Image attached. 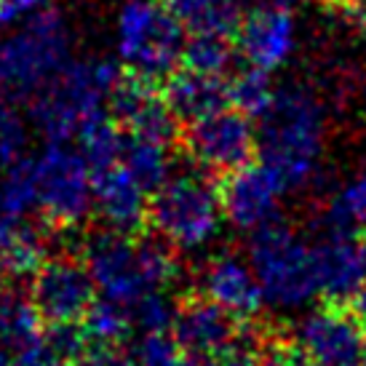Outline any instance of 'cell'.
<instances>
[{
    "mask_svg": "<svg viewBox=\"0 0 366 366\" xmlns=\"http://www.w3.org/2000/svg\"><path fill=\"white\" fill-rule=\"evenodd\" d=\"M326 139V110L313 89L286 83L275 89L270 107L259 118V163L286 190L305 187L315 177Z\"/></svg>",
    "mask_w": 366,
    "mask_h": 366,
    "instance_id": "1",
    "label": "cell"
},
{
    "mask_svg": "<svg viewBox=\"0 0 366 366\" xmlns=\"http://www.w3.org/2000/svg\"><path fill=\"white\" fill-rule=\"evenodd\" d=\"M121 70L110 59L70 61L46 89L30 99V121L35 132L49 144H64L78 139L86 126L104 118Z\"/></svg>",
    "mask_w": 366,
    "mask_h": 366,
    "instance_id": "2",
    "label": "cell"
},
{
    "mask_svg": "<svg viewBox=\"0 0 366 366\" xmlns=\"http://www.w3.org/2000/svg\"><path fill=\"white\" fill-rule=\"evenodd\" d=\"M70 30L54 9H43L0 43V99L30 102L70 64Z\"/></svg>",
    "mask_w": 366,
    "mask_h": 366,
    "instance_id": "3",
    "label": "cell"
},
{
    "mask_svg": "<svg viewBox=\"0 0 366 366\" xmlns=\"http://www.w3.org/2000/svg\"><path fill=\"white\" fill-rule=\"evenodd\" d=\"M246 257L259 281L264 305L302 310L321 295L313 246L281 219L252 233Z\"/></svg>",
    "mask_w": 366,
    "mask_h": 366,
    "instance_id": "4",
    "label": "cell"
},
{
    "mask_svg": "<svg viewBox=\"0 0 366 366\" xmlns=\"http://www.w3.org/2000/svg\"><path fill=\"white\" fill-rule=\"evenodd\" d=\"M115 38L123 64L147 83L172 78L182 61L184 30L155 0H126L118 11Z\"/></svg>",
    "mask_w": 366,
    "mask_h": 366,
    "instance_id": "5",
    "label": "cell"
},
{
    "mask_svg": "<svg viewBox=\"0 0 366 366\" xmlns=\"http://www.w3.org/2000/svg\"><path fill=\"white\" fill-rule=\"evenodd\" d=\"M222 219V198L204 174H174L150 201L155 233L184 252L212 244L219 235Z\"/></svg>",
    "mask_w": 366,
    "mask_h": 366,
    "instance_id": "6",
    "label": "cell"
},
{
    "mask_svg": "<svg viewBox=\"0 0 366 366\" xmlns=\"http://www.w3.org/2000/svg\"><path fill=\"white\" fill-rule=\"evenodd\" d=\"M38 206L54 227H78L94 212V174L89 161L64 144H49L35 161Z\"/></svg>",
    "mask_w": 366,
    "mask_h": 366,
    "instance_id": "7",
    "label": "cell"
},
{
    "mask_svg": "<svg viewBox=\"0 0 366 366\" xmlns=\"http://www.w3.org/2000/svg\"><path fill=\"white\" fill-rule=\"evenodd\" d=\"M81 262L92 275L97 292L107 300L134 305L139 297L153 292L144 281L137 257V241L118 230H97L81 241Z\"/></svg>",
    "mask_w": 366,
    "mask_h": 366,
    "instance_id": "8",
    "label": "cell"
},
{
    "mask_svg": "<svg viewBox=\"0 0 366 366\" xmlns=\"http://www.w3.org/2000/svg\"><path fill=\"white\" fill-rule=\"evenodd\" d=\"M184 144L201 169L233 174L249 166L257 153V129L249 115L224 107L204 121L190 123Z\"/></svg>",
    "mask_w": 366,
    "mask_h": 366,
    "instance_id": "9",
    "label": "cell"
},
{
    "mask_svg": "<svg viewBox=\"0 0 366 366\" xmlns=\"http://www.w3.org/2000/svg\"><path fill=\"white\" fill-rule=\"evenodd\" d=\"M30 300L49 324L83 321L97 300V286L81 259L54 257L32 278Z\"/></svg>",
    "mask_w": 366,
    "mask_h": 366,
    "instance_id": "10",
    "label": "cell"
},
{
    "mask_svg": "<svg viewBox=\"0 0 366 366\" xmlns=\"http://www.w3.org/2000/svg\"><path fill=\"white\" fill-rule=\"evenodd\" d=\"M366 329L353 313L318 307L300 318L297 345L321 366H361Z\"/></svg>",
    "mask_w": 366,
    "mask_h": 366,
    "instance_id": "11",
    "label": "cell"
},
{
    "mask_svg": "<svg viewBox=\"0 0 366 366\" xmlns=\"http://www.w3.org/2000/svg\"><path fill=\"white\" fill-rule=\"evenodd\" d=\"M281 195H284V187L278 184L273 174L262 163L257 166L249 163L227 177L219 198H222V212L227 222L244 233H257L267 224L278 222Z\"/></svg>",
    "mask_w": 366,
    "mask_h": 366,
    "instance_id": "12",
    "label": "cell"
},
{
    "mask_svg": "<svg viewBox=\"0 0 366 366\" xmlns=\"http://www.w3.org/2000/svg\"><path fill=\"white\" fill-rule=\"evenodd\" d=\"M295 46L297 27L289 9L259 6L249 11L238 27V51L257 70H278L295 54Z\"/></svg>",
    "mask_w": 366,
    "mask_h": 366,
    "instance_id": "13",
    "label": "cell"
},
{
    "mask_svg": "<svg viewBox=\"0 0 366 366\" xmlns=\"http://www.w3.org/2000/svg\"><path fill=\"white\" fill-rule=\"evenodd\" d=\"M198 281L206 300L227 310L233 318L252 321L262 313L264 297L249 259H241L235 254L214 257Z\"/></svg>",
    "mask_w": 366,
    "mask_h": 366,
    "instance_id": "14",
    "label": "cell"
},
{
    "mask_svg": "<svg viewBox=\"0 0 366 366\" xmlns=\"http://www.w3.org/2000/svg\"><path fill=\"white\" fill-rule=\"evenodd\" d=\"M235 337H238L235 318L206 297L184 302L174 321V340L190 356H219L233 345Z\"/></svg>",
    "mask_w": 366,
    "mask_h": 366,
    "instance_id": "15",
    "label": "cell"
},
{
    "mask_svg": "<svg viewBox=\"0 0 366 366\" xmlns=\"http://www.w3.org/2000/svg\"><path fill=\"white\" fill-rule=\"evenodd\" d=\"M94 209L110 230L137 233L150 217L147 190L123 169L121 163L94 177Z\"/></svg>",
    "mask_w": 366,
    "mask_h": 366,
    "instance_id": "16",
    "label": "cell"
},
{
    "mask_svg": "<svg viewBox=\"0 0 366 366\" xmlns=\"http://www.w3.org/2000/svg\"><path fill=\"white\" fill-rule=\"evenodd\" d=\"M313 252L321 297L332 302L356 300L366 284V264L356 241L345 235H324V241L315 244Z\"/></svg>",
    "mask_w": 366,
    "mask_h": 366,
    "instance_id": "17",
    "label": "cell"
},
{
    "mask_svg": "<svg viewBox=\"0 0 366 366\" xmlns=\"http://www.w3.org/2000/svg\"><path fill=\"white\" fill-rule=\"evenodd\" d=\"M163 102L179 121H204L214 112L224 110V104L230 102L227 81L193 70L174 72L163 86Z\"/></svg>",
    "mask_w": 366,
    "mask_h": 366,
    "instance_id": "18",
    "label": "cell"
},
{
    "mask_svg": "<svg viewBox=\"0 0 366 366\" xmlns=\"http://www.w3.org/2000/svg\"><path fill=\"white\" fill-rule=\"evenodd\" d=\"M51 238L43 233L35 222H27L24 217L9 219L0 230V275L11 281L19 278H35L38 270L49 262Z\"/></svg>",
    "mask_w": 366,
    "mask_h": 366,
    "instance_id": "19",
    "label": "cell"
},
{
    "mask_svg": "<svg viewBox=\"0 0 366 366\" xmlns=\"http://www.w3.org/2000/svg\"><path fill=\"white\" fill-rule=\"evenodd\" d=\"M166 9L190 35H238L244 21L241 0H166Z\"/></svg>",
    "mask_w": 366,
    "mask_h": 366,
    "instance_id": "20",
    "label": "cell"
},
{
    "mask_svg": "<svg viewBox=\"0 0 366 366\" xmlns=\"http://www.w3.org/2000/svg\"><path fill=\"white\" fill-rule=\"evenodd\" d=\"M41 337V315L32 300L21 295V289L11 278L0 275V342L6 347L27 345Z\"/></svg>",
    "mask_w": 366,
    "mask_h": 366,
    "instance_id": "21",
    "label": "cell"
},
{
    "mask_svg": "<svg viewBox=\"0 0 366 366\" xmlns=\"http://www.w3.org/2000/svg\"><path fill=\"white\" fill-rule=\"evenodd\" d=\"M121 166L132 174L137 182L142 184L147 193L161 190L163 184L172 179V155L169 144L142 139V137H129L123 147Z\"/></svg>",
    "mask_w": 366,
    "mask_h": 366,
    "instance_id": "22",
    "label": "cell"
},
{
    "mask_svg": "<svg viewBox=\"0 0 366 366\" xmlns=\"http://www.w3.org/2000/svg\"><path fill=\"white\" fill-rule=\"evenodd\" d=\"M326 235H345L353 238L356 230H366V172L347 179L337 190L321 217Z\"/></svg>",
    "mask_w": 366,
    "mask_h": 366,
    "instance_id": "23",
    "label": "cell"
},
{
    "mask_svg": "<svg viewBox=\"0 0 366 366\" xmlns=\"http://www.w3.org/2000/svg\"><path fill=\"white\" fill-rule=\"evenodd\" d=\"M83 329H86L89 340H94L97 345H118L134 329L132 307L115 302V300H107V297H99V300H94L89 313L83 315Z\"/></svg>",
    "mask_w": 366,
    "mask_h": 366,
    "instance_id": "24",
    "label": "cell"
},
{
    "mask_svg": "<svg viewBox=\"0 0 366 366\" xmlns=\"http://www.w3.org/2000/svg\"><path fill=\"white\" fill-rule=\"evenodd\" d=\"M81 142V155L89 161L92 169L107 172L112 166H118L123 158V147H126V137L121 134V129L104 115L99 121H94L92 126H86L78 137Z\"/></svg>",
    "mask_w": 366,
    "mask_h": 366,
    "instance_id": "25",
    "label": "cell"
},
{
    "mask_svg": "<svg viewBox=\"0 0 366 366\" xmlns=\"http://www.w3.org/2000/svg\"><path fill=\"white\" fill-rule=\"evenodd\" d=\"M177 115L169 110V104L163 102L158 94H147L139 107L129 115V121L123 126L132 132V137H142V139H153L161 144H172L179 137V126H177Z\"/></svg>",
    "mask_w": 366,
    "mask_h": 366,
    "instance_id": "26",
    "label": "cell"
},
{
    "mask_svg": "<svg viewBox=\"0 0 366 366\" xmlns=\"http://www.w3.org/2000/svg\"><path fill=\"white\" fill-rule=\"evenodd\" d=\"M227 97L233 110L244 112L249 118H262L275 97V89L270 83V75L257 67H244L227 81Z\"/></svg>",
    "mask_w": 366,
    "mask_h": 366,
    "instance_id": "27",
    "label": "cell"
},
{
    "mask_svg": "<svg viewBox=\"0 0 366 366\" xmlns=\"http://www.w3.org/2000/svg\"><path fill=\"white\" fill-rule=\"evenodd\" d=\"M182 61H184V70L222 78L224 72L230 70L233 49H230L227 38H217V35H193L190 41H184Z\"/></svg>",
    "mask_w": 366,
    "mask_h": 366,
    "instance_id": "28",
    "label": "cell"
},
{
    "mask_svg": "<svg viewBox=\"0 0 366 366\" xmlns=\"http://www.w3.org/2000/svg\"><path fill=\"white\" fill-rule=\"evenodd\" d=\"M137 257H139V264H142L144 281L153 292H163L177 278V270H179L177 257L172 252V244L161 235L139 238L137 241Z\"/></svg>",
    "mask_w": 366,
    "mask_h": 366,
    "instance_id": "29",
    "label": "cell"
},
{
    "mask_svg": "<svg viewBox=\"0 0 366 366\" xmlns=\"http://www.w3.org/2000/svg\"><path fill=\"white\" fill-rule=\"evenodd\" d=\"M0 198L11 219H19L32 206H38V184H35L32 161H19L6 169V177L0 179Z\"/></svg>",
    "mask_w": 366,
    "mask_h": 366,
    "instance_id": "30",
    "label": "cell"
},
{
    "mask_svg": "<svg viewBox=\"0 0 366 366\" xmlns=\"http://www.w3.org/2000/svg\"><path fill=\"white\" fill-rule=\"evenodd\" d=\"M132 307V324L134 329H139L142 335H153V332H169L177 321L179 307L174 305L163 292H147L139 297Z\"/></svg>",
    "mask_w": 366,
    "mask_h": 366,
    "instance_id": "31",
    "label": "cell"
},
{
    "mask_svg": "<svg viewBox=\"0 0 366 366\" xmlns=\"http://www.w3.org/2000/svg\"><path fill=\"white\" fill-rule=\"evenodd\" d=\"M134 366H182V347L169 332L139 335L129 350Z\"/></svg>",
    "mask_w": 366,
    "mask_h": 366,
    "instance_id": "32",
    "label": "cell"
},
{
    "mask_svg": "<svg viewBox=\"0 0 366 366\" xmlns=\"http://www.w3.org/2000/svg\"><path fill=\"white\" fill-rule=\"evenodd\" d=\"M30 142L27 121L11 107V102L0 99V169H11L21 161V153Z\"/></svg>",
    "mask_w": 366,
    "mask_h": 366,
    "instance_id": "33",
    "label": "cell"
},
{
    "mask_svg": "<svg viewBox=\"0 0 366 366\" xmlns=\"http://www.w3.org/2000/svg\"><path fill=\"white\" fill-rule=\"evenodd\" d=\"M46 342L59 353L67 364H72L75 358L81 356L86 347L92 345L89 342V335L83 329L81 321H67V324H51V329L46 332Z\"/></svg>",
    "mask_w": 366,
    "mask_h": 366,
    "instance_id": "34",
    "label": "cell"
},
{
    "mask_svg": "<svg viewBox=\"0 0 366 366\" xmlns=\"http://www.w3.org/2000/svg\"><path fill=\"white\" fill-rule=\"evenodd\" d=\"M262 347L254 335H241L235 337V342L227 350L217 356V366H259Z\"/></svg>",
    "mask_w": 366,
    "mask_h": 366,
    "instance_id": "35",
    "label": "cell"
},
{
    "mask_svg": "<svg viewBox=\"0 0 366 366\" xmlns=\"http://www.w3.org/2000/svg\"><path fill=\"white\" fill-rule=\"evenodd\" d=\"M11 366H67V361L46 342V337H38L16 350V356L11 358Z\"/></svg>",
    "mask_w": 366,
    "mask_h": 366,
    "instance_id": "36",
    "label": "cell"
},
{
    "mask_svg": "<svg viewBox=\"0 0 366 366\" xmlns=\"http://www.w3.org/2000/svg\"><path fill=\"white\" fill-rule=\"evenodd\" d=\"M70 366H134V361L129 353L115 350V345H97V342H92Z\"/></svg>",
    "mask_w": 366,
    "mask_h": 366,
    "instance_id": "37",
    "label": "cell"
},
{
    "mask_svg": "<svg viewBox=\"0 0 366 366\" xmlns=\"http://www.w3.org/2000/svg\"><path fill=\"white\" fill-rule=\"evenodd\" d=\"M49 0H0V27H11L14 21L30 19L38 11L46 9Z\"/></svg>",
    "mask_w": 366,
    "mask_h": 366,
    "instance_id": "38",
    "label": "cell"
},
{
    "mask_svg": "<svg viewBox=\"0 0 366 366\" xmlns=\"http://www.w3.org/2000/svg\"><path fill=\"white\" fill-rule=\"evenodd\" d=\"M295 356H297V350H292V347L270 342V345L262 347L259 366H295Z\"/></svg>",
    "mask_w": 366,
    "mask_h": 366,
    "instance_id": "39",
    "label": "cell"
},
{
    "mask_svg": "<svg viewBox=\"0 0 366 366\" xmlns=\"http://www.w3.org/2000/svg\"><path fill=\"white\" fill-rule=\"evenodd\" d=\"M345 6L353 11L356 16H364L366 19V0H345Z\"/></svg>",
    "mask_w": 366,
    "mask_h": 366,
    "instance_id": "40",
    "label": "cell"
},
{
    "mask_svg": "<svg viewBox=\"0 0 366 366\" xmlns=\"http://www.w3.org/2000/svg\"><path fill=\"white\" fill-rule=\"evenodd\" d=\"M182 366H217L214 358H201V356H190Z\"/></svg>",
    "mask_w": 366,
    "mask_h": 366,
    "instance_id": "41",
    "label": "cell"
},
{
    "mask_svg": "<svg viewBox=\"0 0 366 366\" xmlns=\"http://www.w3.org/2000/svg\"><path fill=\"white\" fill-rule=\"evenodd\" d=\"M356 310H358L361 318H366V284H364V289L356 295Z\"/></svg>",
    "mask_w": 366,
    "mask_h": 366,
    "instance_id": "42",
    "label": "cell"
},
{
    "mask_svg": "<svg viewBox=\"0 0 366 366\" xmlns=\"http://www.w3.org/2000/svg\"><path fill=\"white\" fill-rule=\"evenodd\" d=\"M295 366H321V364H318V361H313V358L305 356V353L300 350V353L295 356Z\"/></svg>",
    "mask_w": 366,
    "mask_h": 366,
    "instance_id": "43",
    "label": "cell"
},
{
    "mask_svg": "<svg viewBox=\"0 0 366 366\" xmlns=\"http://www.w3.org/2000/svg\"><path fill=\"white\" fill-rule=\"evenodd\" d=\"M295 3H302V0H267V6H278V9H289Z\"/></svg>",
    "mask_w": 366,
    "mask_h": 366,
    "instance_id": "44",
    "label": "cell"
},
{
    "mask_svg": "<svg viewBox=\"0 0 366 366\" xmlns=\"http://www.w3.org/2000/svg\"><path fill=\"white\" fill-rule=\"evenodd\" d=\"M0 366H11V356H9V347L0 342Z\"/></svg>",
    "mask_w": 366,
    "mask_h": 366,
    "instance_id": "45",
    "label": "cell"
},
{
    "mask_svg": "<svg viewBox=\"0 0 366 366\" xmlns=\"http://www.w3.org/2000/svg\"><path fill=\"white\" fill-rule=\"evenodd\" d=\"M9 219H11V217L6 214V206H3V198H0V230H3V224L9 222Z\"/></svg>",
    "mask_w": 366,
    "mask_h": 366,
    "instance_id": "46",
    "label": "cell"
},
{
    "mask_svg": "<svg viewBox=\"0 0 366 366\" xmlns=\"http://www.w3.org/2000/svg\"><path fill=\"white\" fill-rule=\"evenodd\" d=\"M358 249H361V257H364V264H366V235L358 241Z\"/></svg>",
    "mask_w": 366,
    "mask_h": 366,
    "instance_id": "47",
    "label": "cell"
},
{
    "mask_svg": "<svg viewBox=\"0 0 366 366\" xmlns=\"http://www.w3.org/2000/svg\"><path fill=\"white\" fill-rule=\"evenodd\" d=\"M361 366H366V337H364V356H361Z\"/></svg>",
    "mask_w": 366,
    "mask_h": 366,
    "instance_id": "48",
    "label": "cell"
}]
</instances>
